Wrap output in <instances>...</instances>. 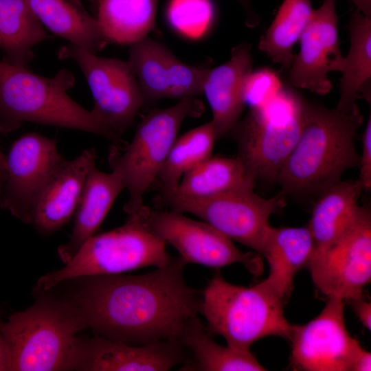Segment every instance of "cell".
<instances>
[{"label": "cell", "mask_w": 371, "mask_h": 371, "mask_svg": "<svg viewBox=\"0 0 371 371\" xmlns=\"http://www.w3.org/2000/svg\"><path fill=\"white\" fill-rule=\"evenodd\" d=\"M213 16L210 0H172L168 9V19L172 27L190 37L205 32Z\"/></svg>", "instance_id": "31"}, {"label": "cell", "mask_w": 371, "mask_h": 371, "mask_svg": "<svg viewBox=\"0 0 371 371\" xmlns=\"http://www.w3.org/2000/svg\"><path fill=\"white\" fill-rule=\"evenodd\" d=\"M26 0H0V49L3 61L27 67L32 48L49 39Z\"/></svg>", "instance_id": "26"}, {"label": "cell", "mask_w": 371, "mask_h": 371, "mask_svg": "<svg viewBox=\"0 0 371 371\" xmlns=\"http://www.w3.org/2000/svg\"><path fill=\"white\" fill-rule=\"evenodd\" d=\"M315 245L308 227H269L262 249L269 274L262 282L284 302L289 297L295 273L311 260Z\"/></svg>", "instance_id": "20"}, {"label": "cell", "mask_w": 371, "mask_h": 371, "mask_svg": "<svg viewBox=\"0 0 371 371\" xmlns=\"http://www.w3.org/2000/svg\"><path fill=\"white\" fill-rule=\"evenodd\" d=\"M135 212L151 232L173 247L187 264L221 268L240 263L252 274L259 275L262 271L259 255L243 252L231 239L205 221L144 204Z\"/></svg>", "instance_id": "10"}, {"label": "cell", "mask_w": 371, "mask_h": 371, "mask_svg": "<svg viewBox=\"0 0 371 371\" xmlns=\"http://www.w3.org/2000/svg\"><path fill=\"white\" fill-rule=\"evenodd\" d=\"M256 180L238 157L211 156L186 172L173 189L159 192L190 200L207 199L230 192L253 190Z\"/></svg>", "instance_id": "23"}, {"label": "cell", "mask_w": 371, "mask_h": 371, "mask_svg": "<svg viewBox=\"0 0 371 371\" xmlns=\"http://www.w3.org/2000/svg\"><path fill=\"white\" fill-rule=\"evenodd\" d=\"M353 311L361 324L368 330H371V303L363 297L351 301Z\"/></svg>", "instance_id": "33"}, {"label": "cell", "mask_w": 371, "mask_h": 371, "mask_svg": "<svg viewBox=\"0 0 371 371\" xmlns=\"http://www.w3.org/2000/svg\"><path fill=\"white\" fill-rule=\"evenodd\" d=\"M6 158V178L0 206L25 224H32V213L40 194L65 160L54 139L28 133L11 146Z\"/></svg>", "instance_id": "13"}, {"label": "cell", "mask_w": 371, "mask_h": 371, "mask_svg": "<svg viewBox=\"0 0 371 371\" xmlns=\"http://www.w3.org/2000/svg\"><path fill=\"white\" fill-rule=\"evenodd\" d=\"M128 62L137 78L144 104L201 94L204 78L210 68L181 62L166 46L148 36L131 45Z\"/></svg>", "instance_id": "16"}, {"label": "cell", "mask_w": 371, "mask_h": 371, "mask_svg": "<svg viewBox=\"0 0 371 371\" xmlns=\"http://www.w3.org/2000/svg\"><path fill=\"white\" fill-rule=\"evenodd\" d=\"M179 341L191 358L181 370L196 371H263L267 369L250 350L222 346L212 338L198 316L184 326Z\"/></svg>", "instance_id": "25"}, {"label": "cell", "mask_w": 371, "mask_h": 371, "mask_svg": "<svg viewBox=\"0 0 371 371\" xmlns=\"http://www.w3.org/2000/svg\"><path fill=\"white\" fill-rule=\"evenodd\" d=\"M371 353L361 346L357 351L352 361L350 371H370Z\"/></svg>", "instance_id": "34"}, {"label": "cell", "mask_w": 371, "mask_h": 371, "mask_svg": "<svg viewBox=\"0 0 371 371\" xmlns=\"http://www.w3.org/2000/svg\"><path fill=\"white\" fill-rule=\"evenodd\" d=\"M0 371H11V357L7 342L0 330Z\"/></svg>", "instance_id": "35"}, {"label": "cell", "mask_w": 371, "mask_h": 371, "mask_svg": "<svg viewBox=\"0 0 371 371\" xmlns=\"http://www.w3.org/2000/svg\"><path fill=\"white\" fill-rule=\"evenodd\" d=\"M363 190L359 179L341 180L318 195L307 225L315 245L311 260L323 254L351 225Z\"/></svg>", "instance_id": "22"}, {"label": "cell", "mask_w": 371, "mask_h": 371, "mask_svg": "<svg viewBox=\"0 0 371 371\" xmlns=\"http://www.w3.org/2000/svg\"><path fill=\"white\" fill-rule=\"evenodd\" d=\"M363 122L357 105L346 111L304 99L299 137L276 179L282 192L318 196L359 167L355 139Z\"/></svg>", "instance_id": "2"}, {"label": "cell", "mask_w": 371, "mask_h": 371, "mask_svg": "<svg viewBox=\"0 0 371 371\" xmlns=\"http://www.w3.org/2000/svg\"><path fill=\"white\" fill-rule=\"evenodd\" d=\"M313 283L328 297L352 301L363 297L371 279V214L361 206L344 234L307 265Z\"/></svg>", "instance_id": "12"}, {"label": "cell", "mask_w": 371, "mask_h": 371, "mask_svg": "<svg viewBox=\"0 0 371 371\" xmlns=\"http://www.w3.org/2000/svg\"><path fill=\"white\" fill-rule=\"evenodd\" d=\"M313 11L311 0H283L273 21L260 38L258 49L273 63L289 69L295 56L293 46Z\"/></svg>", "instance_id": "29"}, {"label": "cell", "mask_w": 371, "mask_h": 371, "mask_svg": "<svg viewBox=\"0 0 371 371\" xmlns=\"http://www.w3.org/2000/svg\"><path fill=\"white\" fill-rule=\"evenodd\" d=\"M83 329L71 300L47 295L7 320L0 319L11 371L71 370L79 340L76 334Z\"/></svg>", "instance_id": "4"}, {"label": "cell", "mask_w": 371, "mask_h": 371, "mask_svg": "<svg viewBox=\"0 0 371 371\" xmlns=\"http://www.w3.org/2000/svg\"><path fill=\"white\" fill-rule=\"evenodd\" d=\"M283 304L262 281L249 287L236 285L216 271L202 291L201 313L210 334L223 337L228 346L250 350L265 337L289 339L293 325L286 320Z\"/></svg>", "instance_id": "5"}, {"label": "cell", "mask_w": 371, "mask_h": 371, "mask_svg": "<svg viewBox=\"0 0 371 371\" xmlns=\"http://www.w3.org/2000/svg\"><path fill=\"white\" fill-rule=\"evenodd\" d=\"M179 256L164 267L141 275L82 277L71 300L83 328L125 344L142 346L178 341L186 323L201 313L202 292L184 278Z\"/></svg>", "instance_id": "1"}, {"label": "cell", "mask_w": 371, "mask_h": 371, "mask_svg": "<svg viewBox=\"0 0 371 371\" xmlns=\"http://www.w3.org/2000/svg\"><path fill=\"white\" fill-rule=\"evenodd\" d=\"M93 148L65 160L47 183L34 207L32 224L41 234L49 235L63 227L74 215L90 170L95 166Z\"/></svg>", "instance_id": "19"}, {"label": "cell", "mask_w": 371, "mask_h": 371, "mask_svg": "<svg viewBox=\"0 0 371 371\" xmlns=\"http://www.w3.org/2000/svg\"><path fill=\"white\" fill-rule=\"evenodd\" d=\"M243 6L249 11L251 8L249 7V0H238Z\"/></svg>", "instance_id": "38"}, {"label": "cell", "mask_w": 371, "mask_h": 371, "mask_svg": "<svg viewBox=\"0 0 371 371\" xmlns=\"http://www.w3.org/2000/svg\"><path fill=\"white\" fill-rule=\"evenodd\" d=\"M87 1L95 6L96 5L97 1H98V0H87Z\"/></svg>", "instance_id": "39"}, {"label": "cell", "mask_w": 371, "mask_h": 371, "mask_svg": "<svg viewBox=\"0 0 371 371\" xmlns=\"http://www.w3.org/2000/svg\"><path fill=\"white\" fill-rule=\"evenodd\" d=\"M157 0H98L97 21L107 43L133 45L155 26Z\"/></svg>", "instance_id": "27"}, {"label": "cell", "mask_w": 371, "mask_h": 371, "mask_svg": "<svg viewBox=\"0 0 371 371\" xmlns=\"http://www.w3.org/2000/svg\"><path fill=\"white\" fill-rule=\"evenodd\" d=\"M251 73V47L247 43L234 47L227 61L207 71L202 93L212 110L211 122L218 139L232 131L238 122Z\"/></svg>", "instance_id": "18"}, {"label": "cell", "mask_w": 371, "mask_h": 371, "mask_svg": "<svg viewBox=\"0 0 371 371\" xmlns=\"http://www.w3.org/2000/svg\"><path fill=\"white\" fill-rule=\"evenodd\" d=\"M74 84L67 69L48 78L0 60V132L31 122L92 133L120 145V136L69 96Z\"/></svg>", "instance_id": "3"}, {"label": "cell", "mask_w": 371, "mask_h": 371, "mask_svg": "<svg viewBox=\"0 0 371 371\" xmlns=\"http://www.w3.org/2000/svg\"><path fill=\"white\" fill-rule=\"evenodd\" d=\"M60 60H74L84 74L92 93V113L116 135L133 122L144 104L135 74L127 61L101 57L73 44L62 46Z\"/></svg>", "instance_id": "11"}, {"label": "cell", "mask_w": 371, "mask_h": 371, "mask_svg": "<svg viewBox=\"0 0 371 371\" xmlns=\"http://www.w3.org/2000/svg\"><path fill=\"white\" fill-rule=\"evenodd\" d=\"M350 45L344 56L336 107L349 111L357 104L360 93L371 82V18L356 10L348 23Z\"/></svg>", "instance_id": "28"}, {"label": "cell", "mask_w": 371, "mask_h": 371, "mask_svg": "<svg viewBox=\"0 0 371 371\" xmlns=\"http://www.w3.org/2000/svg\"><path fill=\"white\" fill-rule=\"evenodd\" d=\"M360 175L358 178L365 191L371 188V117L370 113L362 135V151L359 155Z\"/></svg>", "instance_id": "32"}, {"label": "cell", "mask_w": 371, "mask_h": 371, "mask_svg": "<svg viewBox=\"0 0 371 371\" xmlns=\"http://www.w3.org/2000/svg\"><path fill=\"white\" fill-rule=\"evenodd\" d=\"M41 23L54 34L79 47L96 54L107 42L96 18L81 0H26Z\"/></svg>", "instance_id": "24"}, {"label": "cell", "mask_w": 371, "mask_h": 371, "mask_svg": "<svg viewBox=\"0 0 371 371\" xmlns=\"http://www.w3.org/2000/svg\"><path fill=\"white\" fill-rule=\"evenodd\" d=\"M189 359L178 341L134 346L100 335L78 340L71 370L166 371Z\"/></svg>", "instance_id": "17"}, {"label": "cell", "mask_w": 371, "mask_h": 371, "mask_svg": "<svg viewBox=\"0 0 371 371\" xmlns=\"http://www.w3.org/2000/svg\"><path fill=\"white\" fill-rule=\"evenodd\" d=\"M321 313L304 325H293L291 365L295 370L350 371L361 347L344 321V300L328 297Z\"/></svg>", "instance_id": "14"}, {"label": "cell", "mask_w": 371, "mask_h": 371, "mask_svg": "<svg viewBox=\"0 0 371 371\" xmlns=\"http://www.w3.org/2000/svg\"><path fill=\"white\" fill-rule=\"evenodd\" d=\"M216 139L211 121L177 137L155 184L159 189L177 187L186 172L212 155Z\"/></svg>", "instance_id": "30"}, {"label": "cell", "mask_w": 371, "mask_h": 371, "mask_svg": "<svg viewBox=\"0 0 371 371\" xmlns=\"http://www.w3.org/2000/svg\"><path fill=\"white\" fill-rule=\"evenodd\" d=\"M205 106L195 97L148 113L139 122L131 143L122 151L113 146L109 155L112 171L121 177L128 199L124 211L128 215L144 203L154 186L183 121L202 115Z\"/></svg>", "instance_id": "7"}, {"label": "cell", "mask_w": 371, "mask_h": 371, "mask_svg": "<svg viewBox=\"0 0 371 371\" xmlns=\"http://www.w3.org/2000/svg\"><path fill=\"white\" fill-rule=\"evenodd\" d=\"M357 10L364 15L371 18V0H349Z\"/></svg>", "instance_id": "36"}, {"label": "cell", "mask_w": 371, "mask_h": 371, "mask_svg": "<svg viewBox=\"0 0 371 371\" xmlns=\"http://www.w3.org/2000/svg\"><path fill=\"white\" fill-rule=\"evenodd\" d=\"M6 158L0 148V196L6 178Z\"/></svg>", "instance_id": "37"}, {"label": "cell", "mask_w": 371, "mask_h": 371, "mask_svg": "<svg viewBox=\"0 0 371 371\" xmlns=\"http://www.w3.org/2000/svg\"><path fill=\"white\" fill-rule=\"evenodd\" d=\"M123 189L124 183L117 172L112 170L105 172L95 166L90 170L74 214L69 239L58 249L64 263L95 234Z\"/></svg>", "instance_id": "21"}, {"label": "cell", "mask_w": 371, "mask_h": 371, "mask_svg": "<svg viewBox=\"0 0 371 371\" xmlns=\"http://www.w3.org/2000/svg\"><path fill=\"white\" fill-rule=\"evenodd\" d=\"M283 192L263 198L253 190L227 193L203 200L179 198L160 192L157 205L193 214L212 225L232 241L261 254L271 215L285 206Z\"/></svg>", "instance_id": "9"}, {"label": "cell", "mask_w": 371, "mask_h": 371, "mask_svg": "<svg viewBox=\"0 0 371 371\" xmlns=\"http://www.w3.org/2000/svg\"><path fill=\"white\" fill-rule=\"evenodd\" d=\"M303 100L295 91L281 88L269 102L254 104L233 128L236 157L256 181H276L300 133Z\"/></svg>", "instance_id": "8"}, {"label": "cell", "mask_w": 371, "mask_h": 371, "mask_svg": "<svg viewBox=\"0 0 371 371\" xmlns=\"http://www.w3.org/2000/svg\"><path fill=\"white\" fill-rule=\"evenodd\" d=\"M128 216L122 225L87 239L63 268L42 276L35 290L48 291L74 278L166 266L172 259L166 244L148 229L137 212Z\"/></svg>", "instance_id": "6"}, {"label": "cell", "mask_w": 371, "mask_h": 371, "mask_svg": "<svg viewBox=\"0 0 371 371\" xmlns=\"http://www.w3.org/2000/svg\"><path fill=\"white\" fill-rule=\"evenodd\" d=\"M336 0H324L314 10L302 34L300 50L289 67L288 82L296 88L326 95L333 84L328 74L340 71L344 56L340 49Z\"/></svg>", "instance_id": "15"}]
</instances>
